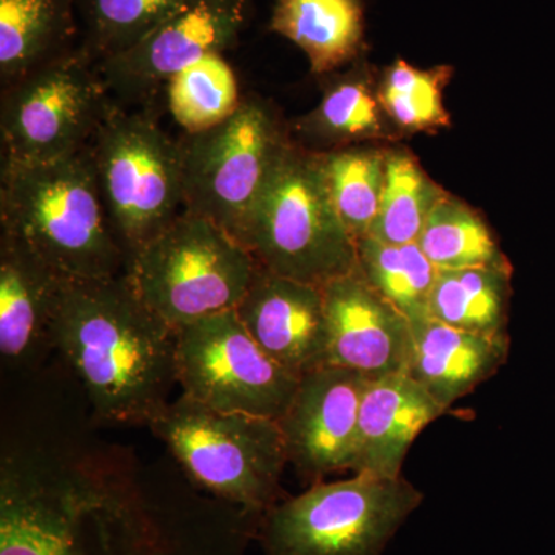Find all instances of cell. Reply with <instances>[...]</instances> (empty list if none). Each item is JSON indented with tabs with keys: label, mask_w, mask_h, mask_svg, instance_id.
I'll use <instances>...</instances> for the list:
<instances>
[{
	"label": "cell",
	"mask_w": 555,
	"mask_h": 555,
	"mask_svg": "<svg viewBox=\"0 0 555 555\" xmlns=\"http://www.w3.org/2000/svg\"><path fill=\"white\" fill-rule=\"evenodd\" d=\"M270 30L305 51L315 75L356 60L363 49L361 0H276Z\"/></svg>",
	"instance_id": "obj_20"
},
{
	"label": "cell",
	"mask_w": 555,
	"mask_h": 555,
	"mask_svg": "<svg viewBox=\"0 0 555 555\" xmlns=\"http://www.w3.org/2000/svg\"><path fill=\"white\" fill-rule=\"evenodd\" d=\"M89 152L109 225L129 262L184 214L181 141L147 109L115 104Z\"/></svg>",
	"instance_id": "obj_6"
},
{
	"label": "cell",
	"mask_w": 555,
	"mask_h": 555,
	"mask_svg": "<svg viewBox=\"0 0 555 555\" xmlns=\"http://www.w3.org/2000/svg\"><path fill=\"white\" fill-rule=\"evenodd\" d=\"M423 499L403 476L356 474L276 503L257 537L264 555H382Z\"/></svg>",
	"instance_id": "obj_7"
},
{
	"label": "cell",
	"mask_w": 555,
	"mask_h": 555,
	"mask_svg": "<svg viewBox=\"0 0 555 555\" xmlns=\"http://www.w3.org/2000/svg\"><path fill=\"white\" fill-rule=\"evenodd\" d=\"M452 69H420L398 60L386 72L378 101L396 126L406 131H426L449 126L443 89Z\"/></svg>",
	"instance_id": "obj_29"
},
{
	"label": "cell",
	"mask_w": 555,
	"mask_h": 555,
	"mask_svg": "<svg viewBox=\"0 0 555 555\" xmlns=\"http://www.w3.org/2000/svg\"><path fill=\"white\" fill-rule=\"evenodd\" d=\"M259 266L215 222L182 214L127 262L142 301L175 331L238 308Z\"/></svg>",
	"instance_id": "obj_8"
},
{
	"label": "cell",
	"mask_w": 555,
	"mask_h": 555,
	"mask_svg": "<svg viewBox=\"0 0 555 555\" xmlns=\"http://www.w3.org/2000/svg\"><path fill=\"white\" fill-rule=\"evenodd\" d=\"M179 141L185 214L206 218L240 241L266 182L294 142L280 113L248 94L224 122Z\"/></svg>",
	"instance_id": "obj_9"
},
{
	"label": "cell",
	"mask_w": 555,
	"mask_h": 555,
	"mask_svg": "<svg viewBox=\"0 0 555 555\" xmlns=\"http://www.w3.org/2000/svg\"><path fill=\"white\" fill-rule=\"evenodd\" d=\"M169 109L188 134L211 129L240 107L238 80L222 54H207L169 80Z\"/></svg>",
	"instance_id": "obj_28"
},
{
	"label": "cell",
	"mask_w": 555,
	"mask_h": 555,
	"mask_svg": "<svg viewBox=\"0 0 555 555\" xmlns=\"http://www.w3.org/2000/svg\"><path fill=\"white\" fill-rule=\"evenodd\" d=\"M80 28L76 0H0V83L72 53Z\"/></svg>",
	"instance_id": "obj_19"
},
{
	"label": "cell",
	"mask_w": 555,
	"mask_h": 555,
	"mask_svg": "<svg viewBox=\"0 0 555 555\" xmlns=\"http://www.w3.org/2000/svg\"><path fill=\"white\" fill-rule=\"evenodd\" d=\"M258 518L87 465L3 459L0 555H243Z\"/></svg>",
	"instance_id": "obj_1"
},
{
	"label": "cell",
	"mask_w": 555,
	"mask_h": 555,
	"mask_svg": "<svg viewBox=\"0 0 555 555\" xmlns=\"http://www.w3.org/2000/svg\"><path fill=\"white\" fill-rule=\"evenodd\" d=\"M358 270L411 323L429 318L438 269L418 243L387 244L374 236L357 241Z\"/></svg>",
	"instance_id": "obj_23"
},
{
	"label": "cell",
	"mask_w": 555,
	"mask_h": 555,
	"mask_svg": "<svg viewBox=\"0 0 555 555\" xmlns=\"http://www.w3.org/2000/svg\"><path fill=\"white\" fill-rule=\"evenodd\" d=\"M382 104L360 73L343 76L327 87L315 109L299 120L297 131L302 149L334 152L356 142L383 134Z\"/></svg>",
	"instance_id": "obj_22"
},
{
	"label": "cell",
	"mask_w": 555,
	"mask_h": 555,
	"mask_svg": "<svg viewBox=\"0 0 555 555\" xmlns=\"http://www.w3.org/2000/svg\"><path fill=\"white\" fill-rule=\"evenodd\" d=\"M188 0H76L82 43L100 64L137 46Z\"/></svg>",
	"instance_id": "obj_26"
},
{
	"label": "cell",
	"mask_w": 555,
	"mask_h": 555,
	"mask_svg": "<svg viewBox=\"0 0 555 555\" xmlns=\"http://www.w3.org/2000/svg\"><path fill=\"white\" fill-rule=\"evenodd\" d=\"M235 310L250 337L295 377L327 366L323 288L259 268Z\"/></svg>",
	"instance_id": "obj_15"
},
{
	"label": "cell",
	"mask_w": 555,
	"mask_h": 555,
	"mask_svg": "<svg viewBox=\"0 0 555 555\" xmlns=\"http://www.w3.org/2000/svg\"><path fill=\"white\" fill-rule=\"evenodd\" d=\"M65 283L20 241L0 235V353L7 361L21 363L51 345Z\"/></svg>",
	"instance_id": "obj_18"
},
{
	"label": "cell",
	"mask_w": 555,
	"mask_h": 555,
	"mask_svg": "<svg viewBox=\"0 0 555 555\" xmlns=\"http://www.w3.org/2000/svg\"><path fill=\"white\" fill-rule=\"evenodd\" d=\"M51 345L105 422L152 425L178 383L177 331L142 301L129 276L67 281Z\"/></svg>",
	"instance_id": "obj_2"
},
{
	"label": "cell",
	"mask_w": 555,
	"mask_h": 555,
	"mask_svg": "<svg viewBox=\"0 0 555 555\" xmlns=\"http://www.w3.org/2000/svg\"><path fill=\"white\" fill-rule=\"evenodd\" d=\"M0 225L65 281L126 272L89 147L49 163H2Z\"/></svg>",
	"instance_id": "obj_3"
},
{
	"label": "cell",
	"mask_w": 555,
	"mask_h": 555,
	"mask_svg": "<svg viewBox=\"0 0 555 555\" xmlns=\"http://www.w3.org/2000/svg\"><path fill=\"white\" fill-rule=\"evenodd\" d=\"M327 364L350 369L371 382L406 374L412 323L379 295L358 268L323 287Z\"/></svg>",
	"instance_id": "obj_14"
},
{
	"label": "cell",
	"mask_w": 555,
	"mask_h": 555,
	"mask_svg": "<svg viewBox=\"0 0 555 555\" xmlns=\"http://www.w3.org/2000/svg\"><path fill=\"white\" fill-rule=\"evenodd\" d=\"M190 478L259 518L280 499L287 452L275 420L221 412L182 393L150 425Z\"/></svg>",
	"instance_id": "obj_5"
},
{
	"label": "cell",
	"mask_w": 555,
	"mask_h": 555,
	"mask_svg": "<svg viewBox=\"0 0 555 555\" xmlns=\"http://www.w3.org/2000/svg\"><path fill=\"white\" fill-rule=\"evenodd\" d=\"M416 243L438 270L511 266L483 219L447 193L437 201Z\"/></svg>",
	"instance_id": "obj_24"
},
{
	"label": "cell",
	"mask_w": 555,
	"mask_h": 555,
	"mask_svg": "<svg viewBox=\"0 0 555 555\" xmlns=\"http://www.w3.org/2000/svg\"><path fill=\"white\" fill-rule=\"evenodd\" d=\"M511 275V266L438 270L429 317L474 334H506Z\"/></svg>",
	"instance_id": "obj_21"
},
{
	"label": "cell",
	"mask_w": 555,
	"mask_h": 555,
	"mask_svg": "<svg viewBox=\"0 0 555 555\" xmlns=\"http://www.w3.org/2000/svg\"><path fill=\"white\" fill-rule=\"evenodd\" d=\"M240 243L259 268L323 288L358 268L357 241L332 201L320 153L288 145Z\"/></svg>",
	"instance_id": "obj_4"
},
{
	"label": "cell",
	"mask_w": 555,
	"mask_h": 555,
	"mask_svg": "<svg viewBox=\"0 0 555 555\" xmlns=\"http://www.w3.org/2000/svg\"><path fill=\"white\" fill-rule=\"evenodd\" d=\"M447 414L443 408L406 374L369 383L358 415L356 474L401 477L409 449L425 427Z\"/></svg>",
	"instance_id": "obj_16"
},
{
	"label": "cell",
	"mask_w": 555,
	"mask_h": 555,
	"mask_svg": "<svg viewBox=\"0 0 555 555\" xmlns=\"http://www.w3.org/2000/svg\"><path fill=\"white\" fill-rule=\"evenodd\" d=\"M387 150L345 147L320 153L332 201L358 241L371 233L382 204Z\"/></svg>",
	"instance_id": "obj_27"
},
{
	"label": "cell",
	"mask_w": 555,
	"mask_h": 555,
	"mask_svg": "<svg viewBox=\"0 0 555 555\" xmlns=\"http://www.w3.org/2000/svg\"><path fill=\"white\" fill-rule=\"evenodd\" d=\"M371 379L350 369L323 366L299 378L297 392L278 420L288 463L321 478L350 469L358 415Z\"/></svg>",
	"instance_id": "obj_13"
},
{
	"label": "cell",
	"mask_w": 555,
	"mask_h": 555,
	"mask_svg": "<svg viewBox=\"0 0 555 555\" xmlns=\"http://www.w3.org/2000/svg\"><path fill=\"white\" fill-rule=\"evenodd\" d=\"M443 193L411 153L387 152L382 204L367 236L387 244L416 243Z\"/></svg>",
	"instance_id": "obj_25"
},
{
	"label": "cell",
	"mask_w": 555,
	"mask_h": 555,
	"mask_svg": "<svg viewBox=\"0 0 555 555\" xmlns=\"http://www.w3.org/2000/svg\"><path fill=\"white\" fill-rule=\"evenodd\" d=\"M177 366L182 393L221 412L278 420L299 378L248 334L235 309L179 327Z\"/></svg>",
	"instance_id": "obj_11"
},
{
	"label": "cell",
	"mask_w": 555,
	"mask_h": 555,
	"mask_svg": "<svg viewBox=\"0 0 555 555\" xmlns=\"http://www.w3.org/2000/svg\"><path fill=\"white\" fill-rule=\"evenodd\" d=\"M509 347L507 334H474L425 318L412 323L406 375L449 412L505 366Z\"/></svg>",
	"instance_id": "obj_17"
},
{
	"label": "cell",
	"mask_w": 555,
	"mask_h": 555,
	"mask_svg": "<svg viewBox=\"0 0 555 555\" xmlns=\"http://www.w3.org/2000/svg\"><path fill=\"white\" fill-rule=\"evenodd\" d=\"M248 14L250 0H188L147 38L98 64L113 100L149 107L179 72L235 47Z\"/></svg>",
	"instance_id": "obj_12"
},
{
	"label": "cell",
	"mask_w": 555,
	"mask_h": 555,
	"mask_svg": "<svg viewBox=\"0 0 555 555\" xmlns=\"http://www.w3.org/2000/svg\"><path fill=\"white\" fill-rule=\"evenodd\" d=\"M116 102L96 62L76 49L2 89V163L39 164L89 147Z\"/></svg>",
	"instance_id": "obj_10"
}]
</instances>
